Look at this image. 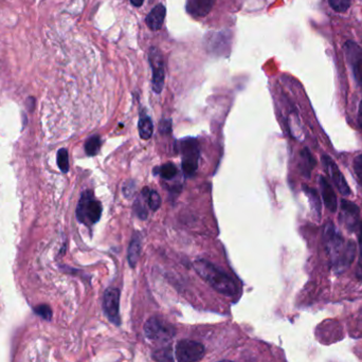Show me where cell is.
Segmentation results:
<instances>
[{"mask_svg": "<svg viewBox=\"0 0 362 362\" xmlns=\"http://www.w3.org/2000/svg\"><path fill=\"white\" fill-rule=\"evenodd\" d=\"M194 268L200 278L219 294L228 297H233L237 294V285L232 278L209 260L197 259L194 261Z\"/></svg>", "mask_w": 362, "mask_h": 362, "instance_id": "1", "label": "cell"}, {"mask_svg": "<svg viewBox=\"0 0 362 362\" xmlns=\"http://www.w3.org/2000/svg\"><path fill=\"white\" fill-rule=\"evenodd\" d=\"M102 215V205L97 200L91 191H85L76 207V217L86 226L97 223Z\"/></svg>", "mask_w": 362, "mask_h": 362, "instance_id": "2", "label": "cell"}, {"mask_svg": "<svg viewBox=\"0 0 362 362\" xmlns=\"http://www.w3.org/2000/svg\"><path fill=\"white\" fill-rule=\"evenodd\" d=\"M178 149L181 154V164L183 172L188 177H192L198 168L200 155L198 142L195 139H192V138H187V139L179 142Z\"/></svg>", "mask_w": 362, "mask_h": 362, "instance_id": "3", "label": "cell"}, {"mask_svg": "<svg viewBox=\"0 0 362 362\" xmlns=\"http://www.w3.org/2000/svg\"><path fill=\"white\" fill-rule=\"evenodd\" d=\"M144 334L150 340L165 342L176 335V328L158 317H152L144 324Z\"/></svg>", "mask_w": 362, "mask_h": 362, "instance_id": "4", "label": "cell"}, {"mask_svg": "<svg viewBox=\"0 0 362 362\" xmlns=\"http://www.w3.org/2000/svg\"><path fill=\"white\" fill-rule=\"evenodd\" d=\"M149 61L153 71V90L156 94H161L164 87L165 68L162 53L158 48L152 47L149 51Z\"/></svg>", "mask_w": 362, "mask_h": 362, "instance_id": "5", "label": "cell"}, {"mask_svg": "<svg viewBox=\"0 0 362 362\" xmlns=\"http://www.w3.org/2000/svg\"><path fill=\"white\" fill-rule=\"evenodd\" d=\"M206 353L205 346L197 341L181 340L176 345V358L178 362L200 361Z\"/></svg>", "mask_w": 362, "mask_h": 362, "instance_id": "6", "label": "cell"}, {"mask_svg": "<svg viewBox=\"0 0 362 362\" xmlns=\"http://www.w3.org/2000/svg\"><path fill=\"white\" fill-rule=\"evenodd\" d=\"M103 308L105 314L109 321L115 325L121 324L120 318V290L118 288H107L104 299H103Z\"/></svg>", "mask_w": 362, "mask_h": 362, "instance_id": "7", "label": "cell"}, {"mask_svg": "<svg viewBox=\"0 0 362 362\" xmlns=\"http://www.w3.org/2000/svg\"><path fill=\"white\" fill-rule=\"evenodd\" d=\"M323 240H324L326 250L329 254L330 259H332V261L335 260L339 254H340L344 249L345 244L342 236L337 233V231L332 222H327V225L325 226Z\"/></svg>", "mask_w": 362, "mask_h": 362, "instance_id": "8", "label": "cell"}, {"mask_svg": "<svg viewBox=\"0 0 362 362\" xmlns=\"http://www.w3.org/2000/svg\"><path fill=\"white\" fill-rule=\"evenodd\" d=\"M344 50L345 55L353 69L354 76L362 87V49L357 44L349 41L344 45Z\"/></svg>", "mask_w": 362, "mask_h": 362, "instance_id": "9", "label": "cell"}, {"mask_svg": "<svg viewBox=\"0 0 362 362\" xmlns=\"http://www.w3.org/2000/svg\"><path fill=\"white\" fill-rule=\"evenodd\" d=\"M322 160H323V163H324V166L330 177V179L333 180L336 188L338 189L339 192H340V194H342L343 196H349L351 194L350 187H349V184L346 183L342 173L340 172V169H339V167L335 163V161L329 156H326V155L323 156Z\"/></svg>", "mask_w": 362, "mask_h": 362, "instance_id": "10", "label": "cell"}, {"mask_svg": "<svg viewBox=\"0 0 362 362\" xmlns=\"http://www.w3.org/2000/svg\"><path fill=\"white\" fill-rule=\"evenodd\" d=\"M359 218V207L356 204H354L349 200L343 199L341 202V213L340 220L345 226V228L354 231L357 227Z\"/></svg>", "mask_w": 362, "mask_h": 362, "instance_id": "11", "label": "cell"}, {"mask_svg": "<svg viewBox=\"0 0 362 362\" xmlns=\"http://www.w3.org/2000/svg\"><path fill=\"white\" fill-rule=\"evenodd\" d=\"M355 245H354L353 242H349L345 245L343 251L339 254L335 260L332 261L334 270L337 273H341L346 268H349L350 265L353 263L354 258H355Z\"/></svg>", "mask_w": 362, "mask_h": 362, "instance_id": "12", "label": "cell"}, {"mask_svg": "<svg viewBox=\"0 0 362 362\" xmlns=\"http://www.w3.org/2000/svg\"><path fill=\"white\" fill-rule=\"evenodd\" d=\"M216 0H187V11L194 17H206Z\"/></svg>", "mask_w": 362, "mask_h": 362, "instance_id": "13", "label": "cell"}, {"mask_svg": "<svg viewBox=\"0 0 362 362\" xmlns=\"http://www.w3.org/2000/svg\"><path fill=\"white\" fill-rule=\"evenodd\" d=\"M319 184L321 188L323 202H324L326 207L330 212L335 213L337 211L338 204H337V196L335 194V191L333 190V187L330 186L325 177L323 176H321L319 178Z\"/></svg>", "mask_w": 362, "mask_h": 362, "instance_id": "14", "label": "cell"}, {"mask_svg": "<svg viewBox=\"0 0 362 362\" xmlns=\"http://www.w3.org/2000/svg\"><path fill=\"white\" fill-rule=\"evenodd\" d=\"M166 9L163 4H157L146 16V25L152 31H158L163 26L165 19Z\"/></svg>", "mask_w": 362, "mask_h": 362, "instance_id": "15", "label": "cell"}, {"mask_svg": "<svg viewBox=\"0 0 362 362\" xmlns=\"http://www.w3.org/2000/svg\"><path fill=\"white\" fill-rule=\"evenodd\" d=\"M140 253H141V238H140V234L135 233L130 240L129 243V247H128V252H127V259H128V263L129 266L135 268L138 260H139L140 258Z\"/></svg>", "mask_w": 362, "mask_h": 362, "instance_id": "16", "label": "cell"}, {"mask_svg": "<svg viewBox=\"0 0 362 362\" xmlns=\"http://www.w3.org/2000/svg\"><path fill=\"white\" fill-rule=\"evenodd\" d=\"M315 166V160L312 157L310 150L304 149L300 154V171L305 177H310L312 168Z\"/></svg>", "mask_w": 362, "mask_h": 362, "instance_id": "17", "label": "cell"}, {"mask_svg": "<svg viewBox=\"0 0 362 362\" xmlns=\"http://www.w3.org/2000/svg\"><path fill=\"white\" fill-rule=\"evenodd\" d=\"M138 129H139L140 138L143 140H149L150 138L153 136V133H154L153 121L148 114L141 113L139 124H138Z\"/></svg>", "mask_w": 362, "mask_h": 362, "instance_id": "18", "label": "cell"}, {"mask_svg": "<svg viewBox=\"0 0 362 362\" xmlns=\"http://www.w3.org/2000/svg\"><path fill=\"white\" fill-rule=\"evenodd\" d=\"M142 197L145 199L146 205H149L151 210L157 211L160 207L161 198L156 191L151 190L149 188H144L142 191Z\"/></svg>", "mask_w": 362, "mask_h": 362, "instance_id": "19", "label": "cell"}, {"mask_svg": "<svg viewBox=\"0 0 362 362\" xmlns=\"http://www.w3.org/2000/svg\"><path fill=\"white\" fill-rule=\"evenodd\" d=\"M303 191L305 192V194L308 197V200H310V204L311 209L313 211V213L317 215V216H320L321 214V200L320 197L317 193V191L314 189H311L307 186H303Z\"/></svg>", "mask_w": 362, "mask_h": 362, "instance_id": "20", "label": "cell"}, {"mask_svg": "<svg viewBox=\"0 0 362 362\" xmlns=\"http://www.w3.org/2000/svg\"><path fill=\"white\" fill-rule=\"evenodd\" d=\"M101 137L99 135H94L89 137L85 142V152L88 156H95L99 153L101 148Z\"/></svg>", "mask_w": 362, "mask_h": 362, "instance_id": "21", "label": "cell"}, {"mask_svg": "<svg viewBox=\"0 0 362 362\" xmlns=\"http://www.w3.org/2000/svg\"><path fill=\"white\" fill-rule=\"evenodd\" d=\"M155 172H157L156 174L160 175L163 179L171 180L177 175V173H178V169H177L175 164L168 162V163L161 165L160 167H157L155 169Z\"/></svg>", "mask_w": 362, "mask_h": 362, "instance_id": "22", "label": "cell"}, {"mask_svg": "<svg viewBox=\"0 0 362 362\" xmlns=\"http://www.w3.org/2000/svg\"><path fill=\"white\" fill-rule=\"evenodd\" d=\"M153 358L159 362H174L173 353L171 348H163L154 352Z\"/></svg>", "mask_w": 362, "mask_h": 362, "instance_id": "23", "label": "cell"}, {"mask_svg": "<svg viewBox=\"0 0 362 362\" xmlns=\"http://www.w3.org/2000/svg\"><path fill=\"white\" fill-rule=\"evenodd\" d=\"M57 164L59 169L63 173H68L69 171V156L68 152L65 149H61L57 153Z\"/></svg>", "mask_w": 362, "mask_h": 362, "instance_id": "24", "label": "cell"}, {"mask_svg": "<svg viewBox=\"0 0 362 362\" xmlns=\"http://www.w3.org/2000/svg\"><path fill=\"white\" fill-rule=\"evenodd\" d=\"M332 9L338 13H344L351 6V0H328Z\"/></svg>", "mask_w": 362, "mask_h": 362, "instance_id": "25", "label": "cell"}, {"mask_svg": "<svg viewBox=\"0 0 362 362\" xmlns=\"http://www.w3.org/2000/svg\"><path fill=\"white\" fill-rule=\"evenodd\" d=\"M135 211H136L137 216L139 218H141V219L148 218V209H146L145 204L142 203L141 198L138 199L135 203Z\"/></svg>", "mask_w": 362, "mask_h": 362, "instance_id": "26", "label": "cell"}, {"mask_svg": "<svg viewBox=\"0 0 362 362\" xmlns=\"http://www.w3.org/2000/svg\"><path fill=\"white\" fill-rule=\"evenodd\" d=\"M354 169H355V174L357 176L358 182L362 187V154L357 156L355 160H354Z\"/></svg>", "mask_w": 362, "mask_h": 362, "instance_id": "27", "label": "cell"}, {"mask_svg": "<svg viewBox=\"0 0 362 362\" xmlns=\"http://www.w3.org/2000/svg\"><path fill=\"white\" fill-rule=\"evenodd\" d=\"M135 190H136L135 183L133 181H127L124 183V186H123V194L125 195V197L129 198L134 195Z\"/></svg>", "mask_w": 362, "mask_h": 362, "instance_id": "28", "label": "cell"}, {"mask_svg": "<svg viewBox=\"0 0 362 362\" xmlns=\"http://www.w3.org/2000/svg\"><path fill=\"white\" fill-rule=\"evenodd\" d=\"M47 307H48V306L43 305V306H40L38 308H36V313H37V314H40L41 317H43L44 319H47V320H49V319L51 318V310H50V308H48V310L45 311V310H46V308H47Z\"/></svg>", "mask_w": 362, "mask_h": 362, "instance_id": "29", "label": "cell"}, {"mask_svg": "<svg viewBox=\"0 0 362 362\" xmlns=\"http://www.w3.org/2000/svg\"><path fill=\"white\" fill-rule=\"evenodd\" d=\"M356 275H357L358 280L362 281V253H360V259H359V261H358Z\"/></svg>", "mask_w": 362, "mask_h": 362, "instance_id": "30", "label": "cell"}, {"mask_svg": "<svg viewBox=\"0 0 362 362\" xmlns=\"http://www.w3.org/2000/svg\"><path fill=\"white\" fill-rule=\"evenodd\" d=\"M358 124L360 126V128L362 129V99L361 102L359 104V111H358Z\"/></svg>", "mask_w": 362, "mask_h": 362, "instance_id": "31", "label": "cell"}, {"mask_svg": "<svg viewBox=\"0 0 362 362\" xmlns=\"http://www.w3.org/2000/svg\"><path fill=\"white\" fill-rule=\"evenodd\" d=\"M359 248H360V253H362V222L360 223V228H359Z\"/></svg>", "mask_w": 362, "mask_h": 362, "instance_id": "32", "label": "cell"}, {"mask_svg": "<svg viewBox=\"0 0 362 362\" xmlns=\"http://www.w3.org/2000/svg\"><path fill=\"white\" fill-rule=\"evenodd\" d=\"M129 1H130V3H132L134 6H136V7H140V6L143 4L144 0H129Z\"/></svg>", "mask_w": 362, "mask_h": 362, "instance_id": "33", "label": "cell"}, {"mask_svg": "<svg viewBox=\"0 0 362 362\" xmlns=\"http://www.w3.org/2000/svg\"><path fill=\"white\" fill-rule=\"evenodd\" d=\"M218 362H232V361H229V360H223V361H218Z\"/></svg>", "mask_w": 362, "mask_h": 362, "instance_id": "34", "label": "cell"}]
</instances>
